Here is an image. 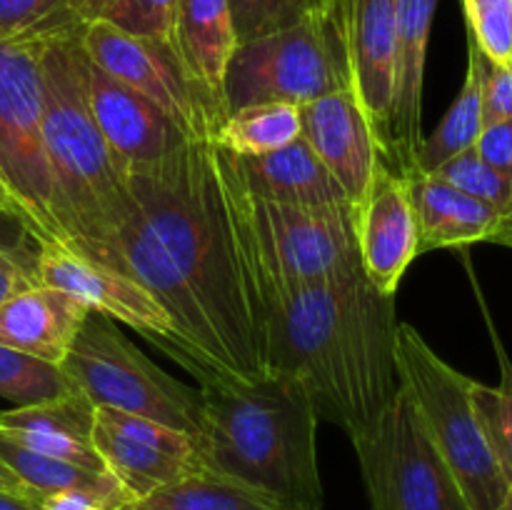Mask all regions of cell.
I'll return each mask as SVG.
<instances>
[{
	"label": "cell",
	"instance_id": "1",
	"mask_svg": "<svg viewBox=\"0 0 512 510\" xmlns=\"http://www.w3.org/2000/svg\"><path fill=\"white\" fill-rule=\"evenodd\" d=\"M125 188L120 260L173 320L178 363L200 383L270 373L268 305L240 238L228 153L188 140L125 168Z\"/></svg>",
	"mask_w": 512,
	"mask_h": 510
},
{
	"label": "cell",
	"instance_id": "2",
	"mask_svg": "<svg viewBox=\"0 0 512 510\" xmlns=\"http://www.w3.org/2000/svg\"><path fill=\"white\" fill-rule=\"evenodd\" d=\"M398 325L395 295L375 290L363 270L298 290L268 308V370L298 380L318 420L355 438L400 390Z\"/></svg>",
	"mask_w": 512,
	"mask_h": 510
},
{
	"label": "cell",
	"instance_id": "3",
	"mask_svg": "<svg viewBox=\"0 0 512 510\" xmlns=\"http://www.w3.org/2000/svg\"><path fill=\"white\" fill-rule=\"evenodd\" d=\"M198 450L213 473L240 480L288 510H323L318 415L308 393L285 373L200 383Z\"/></svg>",
	"mask_w": 512,
	"mask_h": 510
},
{
	"label": "cell",
	"instance_id": "4",
	"mask_svg": "<svg viewBox=\"0 0 512 510\" xmlns=\"http://www.w3.org/2000/svg\"><path fill=\"white\" fill-rule=\"evenodd\" d=\"M38 45L43 75V143L60 223L73 253L125 273L118 248L120 228L130 210L125 168L105 143L90 113L83 30L38 38Z\"/></svg>",
	"mask_w": 512,
	"mask_h": 510
},
{
	"label": "cell",
	"instance_id": "5",
	"mask_svg": "<svg viewBox=\"0 0 512 510\" xmlns=\"http://www.w3.org/2000/svg\"><path fill=\"white\" fill-rule=\"evenodd\" d=\"M228 153V150H225ZM233 175L240 238L265 305L313 285L358 273L353 205H285L250 195Z\"/></svg>",
	"mask_w": 512,
	"mask_h": 510
},
{
	"label": "cell",
	"instance_id": "6",
	"mask_svg": "<svg viewBox=\"0 0 512 510\" xmlns=\"http://www.w3.org/2000/svg\"><path fill=\"white\" fill-rule=\"evenodd\" d=\"M0 210L33 250L73 253L43 143L38 38L0 33Z\"/></svg>",
	"mask_w": 512,
	"mask_h": 510
},
{
	"label": "cell",
	"instance_id": "7",
	"mask_svg": "<svg viewBox=\"0 0 512 510\" xmlns=\"http://www.w3.org/2000/svg\"><path fill=\"white\" fill-rule=\"evenodd\" d=\"M400 385L410 393L435 448L458 480L470 510H498L508 495L473 405V378L458 373L408 323L395 343Z\"/></svg>",
	"mask_w": 512,
	"mask_h": 510
},
{
	"label": "cell",
	"instance_id": "8",
	"mask_svg": "<svg viewBox=\"0 0 512 510\" xmlns=\"http://www.w3.org/2000/svg\"><path fill=\"white\" fill-rule=\"evenodd\" d=\"M335 90H350V65L328 0L323 13L295 28L235 45L223 78L225 115L258 103L303 105Z\"/></svg>",
	"mask_w": 512,
	"mask_h": 510
},
{
	"label": "cell",
	"instance_id": "9",
	"mask_svg": "<svg viewBox=\"0 0 512 510\" xmlns=\"http://www.w3.org/2000/svg\"><path fill=\"white\" fill-rule=\"evenodd\" d=\"M75 390L100 408L143 415L190 435L198 443L203 428L200 388L160 370L130 343L115 320L90 313L63 363Z\"/></svg>",
	"mask_w": 512,
	"mask_h": 510
},
{
	"label": "cell",
	"instance_id": "10",
	"mask_svg": "<svg viewBox=\"0 0 512 510\" xmlns=\"http://www.w3.org/2000/svg\"><path fill=\"white\" fill-rule=\"evenodd\" d=\"M350 443L370 510H470L403 385L378 423Z\"/></svg>",
	"mask_w": 512,
	"mask_h": 510
},
{
	"label": "cell",
	"instance_id": "11",
	"mask_svg": "<svg viewBox=\"0 0 512 510\" xmlns=\"http://www.w3.org/2000/svg\"><path fill=\"white\" fill-rule=\"evenodd\" d=\"M83 48L98 68L170 115L190 140H213L225 118L223 100L190 73L170 40L138 38L93 20L83 30Z\"/></svg>",
	"mask_w": 512,
	"mask_h": 510
},
{
	"label": "cell",
	"instance_id": "12",
	"mask_svg": "<svg viewBox=\"0 0 512 510\" xmlns=\"http://www.w3.org/2000/svg\"><path fill=\"white\" fill-rule=\"evenodd\" d=\"M93 445L105 470L123 485L133 500L145 498L163 485L208 470L198 443L180 430L95 405Z\"/></svg>",
	"mask_w": 512,
	"mask_h": 510
},
{
	"label": "cell",
	"instance_id": "13",
	"mask_svg": "<svg viewBox=\"0 0 512 510\" xmlns=\"http://www.w3.org/2000/svg\"><path fill=\"white\" fill-rule=\"evenodd\" d=\"M33 278L38 285L65 290L93 313L128 325L178 360V333L173 320L158 298L130 275L70 250L48 248L35 253Z\"/></svg>",
	"mask_w": 512,
	"mask_h": 510
},
{
	"label": "cell",
	"instance_id": "14",
	"mask_svg": "<svg viewBox=\"0 0 512 510\" xmlns=\"http://www.w3.org/2000/svg\"><path fill=\"white\" fill-rule=\"evenodd\" d=\"M353 213L363 275L375 290L395 295L405 270L418 258V223L408 178L380 163Z\"/></svg>",
	"mask_w": 512,
	"mask_h": 510
},
{
	"label": "cell",
	"instance_id": "15",
	"mask_svg": "<svg viewBox=\"0 0 512 510\" xmlns=\"http://www.w3.org/2000/svg\"><path fill=\"white\" fill-rule=\"evenodd\" d=\"M350 65V90L373 123L383 150L390 123L398 45V0H330Z\"/></svg>",
	"mask_w": 512,
	"mask_h": 510
},
{
	"label": "cell",
	"instance_id": "16",
	"mask_svg": "<svg viewBox=\"0 0 512 510\" xmlns=\"http://www.w3.org/2000/svg\"><path fill=\"white\" fill-rule=\"evenodd\" d=\"M300 123L303 138L355 208L383 163L378 135L360 100L353 90H335L300 105Z\"/></svg>",
	"mask_w": 512,
	"mask_h": 510
},
{
	"label": "cell",
	"instance_id": "17",
	"mask_svg": "<svg viewBox=\"0 0 512 510\" xmlns=\"http://www.w3.org/2000/svg\"><path fill=\"white\" fill-rule=\"evenodd\" d=\"M85 90L90 113L123 168L153 163L190 140L158 105L90 58L85 63Z\"/></svg>",
	"mask_w": 512,
	"mask_h": 510
},
{
	"label": "cell",
	"instance_id": "18",
	"mask_svg": "<svg viewBox=\"0 0 512 510\" xmlns=\"http://www.w3.org/2000/svg\"><path fill=\"white\" fill-rule=\"evenodd\" d=\"M438 0H398V45L390 123L380 155L395 173H413V160L423 143V85L430 30Z\"/></svg>",
	"mask_w": 512,
	"mask_h": 510
},
{
	"label": "cell",
	"instance_id": "19",
	"mask_svg": "<svg viewBox=\"0 0 512 510\" xmlns=\"http://www.w3.org/2000/svg\"><path fill=\"white\" fill-rule=\"evenodd\" d=\"M93 310L50 285H30L0 300V345L63 365Z\"/></svg>",
	"mask_w": 512,
	"mask_h": 510
},
{
	"label": "cell",
	"instance_id": "20",
	"mask_svg": "<svg viewBox=\"0 0 512 510\" xmlns=\"http://www.w3.org/2000/svg\"><path fill=\"white\" fill-rule=\"evenodd\" d=\"M95 405L83 393L0 413V433L33 453L108 473L93 445Z\"/></svg>",
	"mask_w": 512,
	"mask_h": 510
},
{
	"label": "cell",
	"instance_id": "21",
	"mask_svg": "<svg viewBox=\"0 0 512 510\" xmlns=\"http://www.w3.org/2000/svg\"><path fill=\"white\" fill-rule=\"evenodd\" d=\"M230 158L240 185L255 198L308 208L353 205L303 135L273 153L253 158L230 153Z\"/></svg>",
	"mask_w": 512,
	"mask_h": 510
},
{
	"label": "cell",
	"instance_id": "22",
	"mask_svg": "<svg viewBox=\"0 0 512 510\" xmlns=\"http://www.w3.org/2000/svg\"><path fill=\"white\" fill-rule=\"evenodd\" d=\"M405 178L418 223V255L488 243L503 218L488 203L445 183L438 175L408 173Z\"/></svg>",
	"mask_w": 512,
	"mask_h": 510
},
{
	"label": "cell",
	"instance_id": "23",
	"mask_svg": "<svg viewBox=\"0 0 512 510\" xmlns=\"http://www.w3.org/2000/svg\"><path fill=\"white\" fill-rule=\"evenodd\" d=\"M173 45L190 73L223 100L225 68L238 45L230 0H175Z\"/></svg>",
	"mask_w": 512,
	"mask_h": 510
},
{
	"label": "cell",
	"instance_id": "24",
	"mask_svg": "<svg viewBox=\"0 0 512 510\" xmlns=\"http://www.w3.org/2000/svg\"><path fill=\"white\" fill-rule=\"evenodd\" d=\"M483 70L485 55L468 35V73L460 88L458 98L450 105L445 118L440 120L438 128L423 138L418 153L413 160V173H435L440 165L453 160L455 155L473 148L483 130Z\"/></svg>",
	"mask_w": 512,
	"mask_h": 510
},
{
	"label": "cell",
	"instance_id": "25",
	"mask_svg": "<svg viewBox=\"0 0 512 510\" xmlns=\"http://www.w3.org/2000/svg\"><path fill=\"white\" fill-rule=\"evenodd\" d=\"M120 510H288L270 495L228 478L200 470L183 480L163 485L150 495L130 500Z\"/></svg>",
	"mask_w": 512,
	"mask_h": 510
},
{
	"label": "cell",
	"instance_id": "26",
	"mask_svg": "<svg viewBox=\"0 0 512 510\" xmlns=\"http://www.w3.org/2000/svg\"><path fill=\"white\" fill-rule=\"evenodd\" d=\"M303 135L300 105L295 103H258L230 110L220 120L213 143L238 158L273 153Z\"/></svg>",
	"mask_w": 512,
	"mask_h": 510
},
{
	"label": "cell",
	"instance_id": "27",
	"mask_svg": "<svg viewBox=\"0 0 512 510\" xmlns=\"http://www.w3.org/2000/svg\"><path fill=\"white\" fill-rule=\"evenodd\" d=\"M0 460L18 475L20 483L33 493L35 500L60 493V490H93L120 503L133 500L110 473H95V470L80 468L65 460L33 453L15 440L5 438L3 433H0Z\"/></svg>",
	"mask_w": 512,
	"mask_h": 510
},
{
	"label": "cell",
	"instance_id": "28",
	"mask_svg": "<svg viewBox=\"0 0 512 510\" xmlns=\"http://www.w3.org/2000/svg\"><path fill=\"white\" fill-rule=\"evenodd\" d=\"M73 393L78 390L65 375L63 365L0 345V398L10 400L15 408L50 403Z\"/></svg>",
	"mask_w": 512,
	"mask_h": 510
},
{
	"label": "cell",
	"instance_id": "29",
	"mask_svg": "<svg viewBox=\"0 0 512 510\" xmlns=\"http://www.w3.org/2000/svg\"><path fill=\"white\" fill-rule=\"evenodd\" d=\"M488 325L490 335H493V345L498 350L500 383L485 385L473 380V405L480 418V425H483L485 440H488L490 450H493L495 460H498L500 473H503L505 483L512 488V363L490 318Z\"/></svg>",
	"mask_w": 512,
	"mask_h": 510
},
{
	"label": "cell",
	"instance_id": "30",
	"mask_svg": "<svg viewBox=\"0 0 512 510\" xmlns=\"http://www.w3.org/2000/svg\"><path fill=\"white\" fill-rule=\"evenodd\" d=\"M90 23V0H0V33L50 38L80 33Z\"/></svg>",
	"mask_w": 512,
	"mask_h": 510
},
{
	"label": "cell",
	"instance_id": "31",
	"mask_svg": "<svg viewBox=\"0 0 512 510\" xmlns=\"http://www.w3.org/2000/svg\"><path fill=\"white\" fill-rule=\"evenodd\" d=\"M328 0H230L238 43L295 28L323 13Z\"/></svg>",
	"mask_w": 512,
	"mask_h": 510
},
{
	"label": "cell",
	"instance_id": "32",
	"mask_svg": "<svg viewBox=\"0 0 512 510\" xmlns=\"http://www.w3.org/2000/svg\"><path fill=\"white\" fill-rule=\"evenodd\" d=\"M93 20L138 38L173 43L175 0H90V23Z\"/></svg>",
	"mask_w": 512,
	"mask_h": 510
},
{
	"label": "cell",
	"instance_id": "33",
	"mask_svg": "<svg viewBox=\"0 0 512 510\" xmlns=\"http://www.w3.org/2000/svg\"><path fill=\"white\" fill-rule=\"evenodd\" d=\"M445 183L455 185L463 193L473 195V198L483 200L490 208L498 210L500 215L510 213L512 210V178L510 175L500 173L493 165L485 163L475 148H468L465 153L455 155L445 165H440L435 173Z\"/></svg>",
	"mask_w": 512,
	"mask_h": 510
},
{
	"label": "cell",
	"instance_id": "34",
	"mask_svg": "<svg viewBox=\"0 0 512 510\" xmlns=\"http://www.w3.org/2000/svg\"><path fill=\"white\" fill-rule=\"evenodd\" d=\"M468 35L493 63H510L512 0H463Z\"/></svg>",
	"mask_w": 512,
	"mask_h": 510
},
{
	"label": "cell",
	"instance_id": "35",
	"mask_svg": "<svg viewBox=\"0 0 512 510\" xmlns=\"http://www.w3.org/2000/svg\"><path fill=\"white\" fill-rule=\"evenodd\" d=\"M483 120H512V63H493L485 58L483 70Z\"/></svg>",
	"mask_w": 512,
	"mask_h": 510
},
{
	"label": "cell",
	"instance_id": "36",
	"mask_svg": "<svg viewBox=\"0 0 512 510\" xmlns=\"http://www.w3.org/2000/svg\"><path fill=\"white\" fill-rule=\"evenodd\" d=\"M473 148L485 163L512 178V120L485 123Z\"/></svg>",
	"mask_w": 512,
	"mask_h": 510
},
{
	"label": "cell",
	"instance_id": "37",
	"mask_svg": "<svg viewBox=\"0 0 512 510\" xmlns=\"http://www.w3.org/2000/svg\"><path fill=\"white\" fill-rule=\"evenodd\" d=\"M125 505L93 490H60L38 500V510H120Z\"/></svg>",
	"mask_w": 512,
	"mask_h": 510
},
{
	"label": "cell",
	"instance_id": "38",
	"mask_svg": "<svg viewBox=\"0 0 512 510\" xmlns=\"http://www.w3.org/2000/svg\"><path fill=\"white\" fill-rule=\"evenodd\" d=\"M30 285H35L33 263L18 255V250L0 243V300L30 288Z\"/></svg>",
	"mask_w": 512,
	"mask_h": 510
},
{
	"label": "cell",
	"instance_id": "39",
	"mask_svg": "<svg viewBox=\"0 0 512 510\" xmlns=\"http://www.w3.org/2000/svg\"><path fill=\"white\" fill-rule=\"evenodd\" d=\"M0 510H38V500L0 490Z\"/></svg>",
	"mask_w": 512,
	"mask_h": 510
},
{
	"label": "cell",
	"instance_id": "40",
	"mask_svg": "<svg viewBox=\"0 0 512 510\" xmlns=\"http://www.w3.org/2000/svg\"><path fill=\"white\" fill-rule=\"evenodd\" d=\"M0 490H8V493H18V495H28V498H33V493H30V490L20 483L18 475H15L13 470L3 463V460H0Z\"/></svg>",
	"mask_w": 512,
	"mask_h": 510
},
{
	"label": "cell",
	"instance_id": "41",
	"mask_svg": "<svg viewBox=\"0 0 512 510\" xmlns=\"http://www.w3.org/2000/svg\"><path fill=\"white\" fill-rule=\"evenodd\" d=\"M488 243L508 245V248H512V210H510V213H505L503 218H500L498 228H495V233L490 235Z\"/></svg>",
	"mask_w": 512,
	"mask_h": 510
},
{
	"label": "cell",
	"instance_id": "42",
	"mask_svg": "<svg viewBox=\"0 0 512 510\" xmlns=\"http://www.w3.org/2000/svg\"><path fill=\"white\" fill-rule=\"evenodd\" d=\"M498 510H512V488L508 490V495H505V500H503V505H500Z\"/></svg>",
	"mask_w": 512,
	"mask_h": 510
},
{
	"label": "cell",
	"instance_id": "43",
	"mask_svg": "<svg viewBox=\"0 0 512 510\" xmlns=\"http://www.w3.org/2000/svg\"><path fill=\"white\" fill-rule=\"evenodd\" d=\"M510 63H512V53H510Z\"/></svg>",
	"mask_w": 512,
	"mask_h": 510
}]
</instances>
